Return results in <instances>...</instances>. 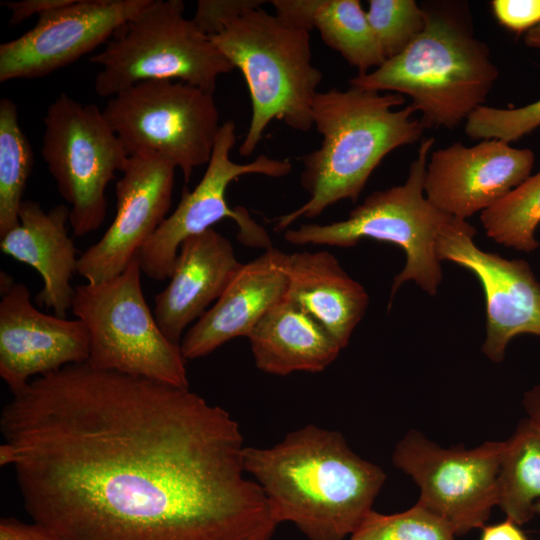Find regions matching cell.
<instances>
[{
    "instance_id": "1",
    "label": "cell",
    "mask_w": 540,
    "mask_h": 540,
    "mask_svg": "<svg viewBox=\"0 0 540 540\" xmlns=\"http://www.w3.org/2000/svg\"><path fill=\"white\" fill-rule=\"evenodd\" d=\"M0 465L62 540H269L238 422L190 389L87 363L30 381L0 416Z\"/></svg>"
},
{
    "instance_id": "2",
    "label": "cell",
    "mask_w": 540,
    "mask_h": 540,
    "mask_svg": "<svg viewBox=\"0 0 540 540\" xmlns=\"http://www.w3.org/2000/svg\"><path fill=\"white\" fill-rule=\"evenodd\" d=\"M244 467L261 487L274 522L309 540H343L372 510L385 473L334 430L307 424L267 448L245 447Z\"/></svg>"
},
{
    "instance_id": "3",
    "label": "cell",
    "mask_w": 540,
    "mask_h": 540,
    "mask_svg": "<svg viewBox=\"0 0 540 540\" xmlns=\"http://www.w3.org/2000/svg\"><path fill=\"white\" fill-rule=\"evenodd\" d=\"M403 95L351 86L318 92L313 125L322 136L318 149L302 155L300 184L309 200L277 219L275 231H286L299 218L319 216L345 199L356 201L370 175L391 151L421 139L425 129Z\"/></svg>"
},
{
    "instance_id": "4",
    "label": "cell",
    "mask_w": 540,
    "mask_h": 540,
    "mask_svg": "<svg viewBox=\"0 0 540 540\" xmlns=\"http://www.w3.org/2000/svg\"><path fill=\"white\" fill-rule=\"evenodd\" d=\"M424 30L399 55L350 79L353 87L406 94L425 128L453 129L483 106L499 72L472 27L467 3L421 4Z\"/></svg>"
},
{
    "instance_id": "5",
    "label": "cell",
    "mask_w": 540,
    "mask_h": 540,
    "mask_svg": "<svg viewBox=\"0 0 540 540\" xmlns=\"http://www.w3.org/2000/svg\"><path fill=\"white\" fill-rule=\"evenodd\" d=\"M244 76L252 115L239 154L250 156L273 119L300 132L313 126V101L322 81L312 63L310 34L275 14L251 9L210 37Z\"/></svg>"
},
{
    "instance_id": "6",
    "label": "cell",
    "mask_w": 540,
    "mask_h": 540,
    "mask_svg": "<svg viewBox=\"0 0 540 540\" xmlns=\"http://www.w3.org/2000/svg\"><path fill=\"white\" fill-rule=\"evenodd\" d=\"M433 144L434 138L421 140L403 184L371 193L344 220L325 225L302 224L284 231V239L293 245L336 247H352L362 239L391 243L404 251L406 260L393 279L388 308L397 290L407 281L435 295L442 281L437 241L442 229L454 217L437 209L424 192Z\"/></svg>"
},
{
    "instance_id": "7",
    "label": "cell",
    "mask_w": 540,
    "mask_h": 540,
    "mask_svg": "<svg viewBox=\"0 0 540 540\" xmlns=\"http://www.w3.org/2000/svg\"><path fill=\"white\" fill-rule=\"evenodd\" d=\"M182 0H150L89 58L101 66L96 93L113 97L144 81L178 80L210 93L234 67L211 39L184 16Z\"/></svg>"
},
{
    "instance_id": "8",
    "label": "cell",
    "mask_w": 540,
    "mask_h": 540,
    "mask_svg": "<svg viewBox=\"0 0 540 540\" xmlns=\"http://www.w3.org/2000/svg\"><path fill=\"white\" fill-rule=\"evenodd\" d=\"M141 273L135 256L118 276L75 288L71 310L85 324L90 339L86 363L189 389L186 359L147 305Z\"/></svg>"
},
{
    "instance_id": "9",
    "label": "cell",
    "mask_w": 540,
    "mask_h": 540,
    "mask_svg": "<svg viewBox=\"0 0 540 540\" xmlns=\"http://www.w3.org/2000/svg\"><path fill=\"white\" fill-rule=\"evenodd\" d=\"M102 111L129 155L156 152L181 170L185 182L208 164L221 127L213 93L181 81L140 82Z\"/></svg>"
},
{
    "instance_id": "10",
    "label": "cell",
    "mask_w": 540,
    "mask_h": 540,
    "mask_svg": "<svg viewBox=\"0 0 540 540\" xmlns=\"http://www.w3.org/2000/svg\"><path fill=\"white\" fill-rule=\"evenodd\" d=\"M41 154L58 192L71 205L77 237L96 231L106 217L105 190L129 159L121 141L95 104L62 93L43 119Z\"/></svg>"
},
{
    "instance_id": "11",
    "label": "cell",
    "mask_w": 540,
    "mask_h": 540,
    "mask_svg": "<svg viewBox=\"0 0 540 540\" xmlns=\"http://www.w3.org/2000/svg\"><path fill=\"white\" fill-rule=\"evenodd\" d=\"M236 139L234 122L230 120L221 124L203 177L193 190L183 189L175 210L138 251L136 257L147 277L157 281L169 278L181 244L189 237L213 228L224 218L236 223L237 238L243 245L264 249L272 247L268 233L245 208L229 207L226 190L231 182L247 174L283 177L290 173L292 164L287 158L275 159L265 154L249 163H236L230 158Z\"/></svg>"
},
{
    "instance_id": "12",
    "label": "cell",
    "mask_w": 540,
    "mask_h": 540,
    "mask_svg": "<svg viewBox=\"0 0 540 540\" xmlns=\"http://www.w3.org/2000/svg\"><path fill=\"white\" fill-rule=\"evenodd\" d=\"M505 441L472 449L443 448L417 431L396 445L393 464L420 488L416 504L446 521L456 536L483 528L498 503V474Z\"/></svg>"
},
{
    "instance_id": "13",
    "label": "cell",
    "mask_w": 540,
    "mask_h": 540,
    "mask_svg": "<svg viewBox=\"0 0 540 540\" xmlns=\"http://www.w3.org/2000/svg\"><path fill=\"white\" fill-rule=\"evenodd\" d=\"M475 234L466 220L452 218L439 234L437 257L466 268L480 281L486 304L482 352L501 362L514 337H540V283L526 260L482 250L474 242Z\"/></svg>"
},
{
    "instance_id": "14",
    "label": "cell",
    "mask_w": 540,
    "mask_h": 540,
    "mask_svg": "<svg viewBox=\"0 0 540 540\" xmlns=\"http://www.w3.org/2000/svg\"><path fill=\"white\" fill-rule=\"evenodd\" d=\"M150 0H70L0 45V82L46 76L94 50Z\"/></svg>"
},
{
    "instance_id": "15",
    "label": "cell",
    "mask_w": 540,
    "mask_h": 540,
    "mask_svg": "<svg viewBox=\"0 0 540 540\" xmlns=\"http://www.w3.org/2000/svg\"><path fill=\"white\" fill-rule=\"evenodd\" d=\"M175 170L169 159L153 151L129 156L116 183V214L111 225L79 255L77 273L87 283H100L122 273L167 217Z\"/></svg>"
},
{
    "instance_id": "16",
    "label": "cell",
    "mask_w": 540,
    "mask_h": 540,
    "mask_svg": "<svg viewBox=\"0 0 540 540\" xmlns=\"http://www.w3.org/2000/svg\"><path fill=\"white\" fill-rule=\"evenodd\" d=\"M0 376L13 395L36 377L86 363L90 339L85 324L38 310L24 283L1 272Z\"/></svg>"
},
{
    "instance_id": "17",
    "label": "cell",
    "mask_w": 540,
    "mask_h": 540,
    "mask_svg": "<svg viewBox=\"0 0 540 540\" xmlns=\"http://www.w3.org/2000/svg\"><path fill=\"white\" fill-rule=\"evenodd\" d=\"M534 152L497 139L474 146L455 142L432 152L424 192L443 213L464 219L490 208L525 181Z\"/></svg>"
},
{
    "instance_id": "18",
    "label": "cell",
    "mask_w": 540,
    "mask_h": 540,
    "mask_svg": "<svg viewBox=\"0 0 540 540\" xmlns=\"http://www.w3.org/2000/svg\"><path fill=\"white\" fill-rule=\"evenodd\" d=\"M286 253L273 246L241 264L213 307L183 335L186 360L209 355L236 337H247L287 292Z\"/></svg>"
},
{
    "instance_id": "19",
    "label": "cell",
    "mask_w": 540,
    "mask_h": 540,
    "mask_svg": "<svg viewBox=\"0 0 540 540\" xmlns=\"http://www.w3.org/2000/svg\"><path fill=\"white\" fill-rule=\"evenodd\" d=\"M241 264L213 228L181 244L170 281L154 300L155 319L171 342L180 345L184 330L221 296Z\"/></svg>"
},
{
    "instance_id": "20",
    "label": "cell",
    "mask_w": 540,
    "mask_h": 540,
    "mask_svg": "<svg viewBox=\"0 0 540 540\" xmlns=\"http://www.w3.org/2000/svg\"><path fill=\"white\" fill-rule=\"evenodd\" d=\"M18 217V226L0 237V249L40 274L43 287L36 303L66 318L75 296L71 280L79 259L66 228L70 209L60 204L46 212L38 202L23 200Z\"/></svg>"
},
{
    "instance_id": "21",
    "label": "cell",
    "mask_w": 540,
    "mask_h": 540,
    "mask_svg": "<svg viewBox=\"0 0 540 540\" xmlns=\"http://www.w3.org/2000/svg\"><path fill=\"white\" fill-rule=\"evenodd\" d=\"M285 271V297L318 321L344 349L366 313L365 288L325 250L286 253Z\"/></svg>"
},
{
    "instance_id": "22",
    "label": "cell",
    "mask_w": 540,
    "mask_h": 540,
    "mask_svg": "<svg viewBox=\"0 0 540 540\" xmlns=\"http://www.w3.org/2000/svg\"><path fill=\"white\" fill-rule=\"evenodd\" d=\"M256 367L268 374L325 370L342 350L311 315L284 297L248 336Z\"/></svg>"
},
{
    "instance_id": "23",
    "label": "cell",
    "mask_w": 540,
    "mask_h": 540,
    "mask_svg": "<svg viewBox=\"0 0 540 540\" xmlns=\"http://www.w3.org/2000/svg\"><path fill=\"white\" fill-rule=\"evenodd\" d=\"M540 500V427L529 418L519 422L505 441L498 474V503L518 525L535 515Z\"/></svg>"
},
{
    "instance_id": "24",
    "label": "cell",
    "mask_w": 540,
    "mask_h": 540,
    "mask_svg": "<svg viewBox=\"0 0 540 540\" xmlns=\"http://www.w3.org/2000/svg\"><path fill=\"white\" fill-rule=\"evenodd\" d=\"M323 42L338 52L358 74L385 61L377 38L358 0H318L313 18Z\"/></svg>"
},
{
    "instance_id": "25",
    "label": "cell",
    "mask_w": 540,
    "mask_h": 540,
    "mask_svg": "<svg viewBox=\"0 0 540 540\" xmlns=\"http://www.w3.org/2000/svg\"><path fill=\"white\" fill-rule=\"evenodd\" d=\"M33 166L32 147L22 131L15 103L0 101V237L17 227L19 209Z\"/></svg>"
},
{
    "instance_id": "26",
    "label": "cell",
    "mask_w": 540,
    "mask_h": 540,
    "mask_svg": "<svg viewBox=\"0 0 540 540\" xmlns=\"http://www.w3.org/2000/svg\"><path fill=\"white\" fill-rule=\"evenodd\" d=\"M486 235L509 248L530 253L539 247L535 232L540 224V170L481 212Z\"/></svg>"
},
{
    "instance_id": "27",
    "label": "cell",
    "mask_w": 540,
    "mask_h": 540,
    "mask_svg": "<svg viewBox=\"0 0 540 540\" xmlns=\"http://www.w3.org/2000/svg\"><path fill=\"white\" fill-rule=\"evenodd\" d=\"M455 536L446 521L415 504L389 515L371 510L349 540H455Z\"/></svg>"
},
{
    "instance_id": "28",
    "label": "cell",
    "mask_w": 540,
    "mask_h": 540,
    "mask_svg": "<svg viewBox=\"0 0 540 540\" xmlns=\"http://www.w3.org/2000/svg\"><path fill=\"white\" fill-rule=\"evenodd\" d=\"M366 15L386 60L402 53L425 27L424 10L414 0H370Z\"/></svg>"
},
{
    "instance_id": "29",
    "label": "cell",
    "mask_w": 540,
    "mask_h": 540,
    "mask_svg": "<svg viewBox=\"0 0 540 540\" xmlns=\"http://www.w3.org/2000/svg\"><path fill=\"white\" fill-rule=\"evenodd\" d=\"M540 126V98L518 108L481 106L466 120L465 132L473 139L518 140Z\"/></svg>"
},
{
    "instance_id": "30",
    "label": "cell",
    "mask_w": 540,
    "mask_h": 540,
    "mask_svg": "<svg viewBox=\"0 0 540 540\" xmlns=\"http://www.w3.org/2000/svg\"><path fill=\"white\" fill-rule=\"evenodd\" d=\"M263 0H199L192 18L196 27L209 38L219 34L224 26L243 13L260 8Z\"/></svg>"
},
{
    "instance_id": "31",
    "label": "cell",
    "mask_w": 540,
    "mask_h": 540,
    "mask_svg": "<svg viewBox=\"0 0 540 540\" xmlns=\"http://www.w3.org/2000/svg\"><path fill=\"white\" fill-rule=\"evenodd\" d=\"M491 8L500 25L517 34L540 24V0H493Z\"/></svg>"
},
{
    "instance_id": "32",
    "label": "cell",
    "mask_w": 540,
    "mask_h": 540,
    "mask_svg": "<svg viewBox=\"0 0 540 540\" xmlns=\"http://www.w3.org/2000/svg\"><path fill=\"white\" fill-rule=\"evenodd\" d=\"M275 15L289 25L310 32L318 0H273Z\"/></svg>"
},
{
    "instance_id": "33",
    "label": "cell",
    "mask_w": 540,
    "mask_h": 540,
    "mask_svg": "<svg viewBox=\"0 0 540 540\" xmlns=\"http://www.w3.org/2000/svg\"><path fill=\"white\" fill-rule=\"evenodd\" d=\"M0 540H62L45 527L31 522L25 523L15 518H2Z\"/></svg>"
},
{
    "instance_id": "34",
    "label": "cell",
    "mask_w": 540,
    "mask_h": 540,
    "mask_svg": "<svg viewBox=\"0 0 540 540\" xmlns=\"http://www.w3.org/2000/svg\"><path fill=\"white\" fill-rule=\"evenodd\" d=\"M70 0H23L4 2L3 5L11 11L10 25H15L32 15L38 16L48 10L63 6Z\"/></svg>"
},
{
    "instance_id": "35",
    "label": "cell",
    "mask_w": 540,
    "mask_h": 540,
    "mask_svg": "<svg viewBox=\"0 0 540 540\" xmlns=\"http://www.w3.org/2000/svg\"><path fill=\"white\" fill-rule=\"evenodd\" d=\"M518 526L508 518L497 524L485 525L480 540H528Z\"/></svg>"
},
{
    "instance_id": "36",
    "label": "cell",
    "mask_w": 540,
    "mask_h": 540,
    "mask_svg": "<svg viewBox=\"0 0 540 540\" xmlns=\"http://www.w3.org/2000/svg\"><path fill=\"white\" fill-rule=\"evenodd\" d=\"M530 420L540 427V385H535L525 392L522 400Z\"/></svg>"
},
{
    "instance_id": "37",
    "label": "cell",
    "mask_w": 540,
    "mask_h": 540,
    "mask_svg": "<svg viewBox=\"0 0 540 540\" xmlns=\"http://www.w3.org/2000/svg\"><path fill=\"white\" fill-rule=\"evenodd\" d=\"M524 43L526 46L540 51V24L525 33Z\"/></svg>"
},
{
    "instance_id": "38",
    "label": "cell",
    "mask_w": 540,
    "mask_h": 540,
    "mask_svg": "<svg viewBox=\"0 0 540 540\" xmlns=\"http://www.w3.org/2000/svg\"><path fill=\"white\" fill-rule=\"evenodd\" d=\"M534 512L540 517V500L535 503Z\"/></svg>"
}]
</instances>
